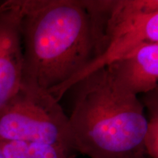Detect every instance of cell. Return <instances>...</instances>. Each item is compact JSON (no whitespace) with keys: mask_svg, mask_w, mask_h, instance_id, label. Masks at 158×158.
<instances>
[{"mask_svg":"<svg viewBox=\"0 0 158 158\" xmlns=\"http://www.w3.org/2000/svg\"><path fill=\"white\" fill-rule=\"evenodd\" d=\"M23 47L19 11L13 0L0 3V110L22 86Z\"/></svg>","mask_w":158,"mask_h":158,"instance_id":"5b68a950","label":"cell"},{"mask_svg":"<svg viewBox=\"0 0 158 158\" xmlns=\"http://www.w3.org/2000/svg\"><path fill=\"white\" fill-rule=\"evenodd\" d=\"M119 88L133 95L157 89L158 43H143L106 67Z\"/></svg>","mask_w":158,"mask_h":158,"instance_id":"8992f818","label":"cell"},{"mask_svg":"<svg viewBox=\"0 0 158 158\" xmlns=\"http://www.w3.org/2000/svg\"><path fill=\"white\" fill-rule=\"evenodd\" d=\"M5 158H69L73 152L47 143L22 141H0Z\"/></svg>","mask_w":158,"mask_h":158,"instance_id":"52a82bcc","label":"cell"},{"mask_svg":"<svg viewBox=\"0 0 158 158\" xmlns=\"http://www.w3.org/2000/svg\"><path fill=\"white\" fill-rule=\"evenodd\" d=\"M144 107L149 111L143 145L149 158H158V92L157 89L145 94Z\"/></svg>","mask_w":158,"mask_h":158,"instance_id":"ba28073f","label":"cell"},{"mask_svg":"<svg viewBox=\"0 0 158 158\" xmlns=\"http://www.w3.org/2000/svg\"><path fill=\"white\" fill-rule=\"evenodd\" d=\"M0 141L47 143L73 152L69 118L49 93L21 89L0 110Z\"/></svg>","mask_w":158,"mask_h":158,"instance_id":"277c9868","label":"cell"},{"mask_svg":"<svg viewBox=\"0 0 158 158\" xmlns=\"http://www.w3.org/2000/svg\"><path fill=\"white\" fill-rule=\"evenodd\" d=\"M69 158H76V157H74L73 155H70V157H69Z\"/></svg>","mask_w":158,"mask_h":158,"instance_id":"30bf717a","label":"cell"},{"mask_svg":"<svg viewBox=\"0 0 158 158\" xmlns=\"http://www.w3.org/2000/svg\"><path fill=\"white\" fill-rule=\"evenodd\" d=\"M94 0H13L23 47L22 89L57 101L97 54Z\"/></svg>","mask_w":158,"mask_h":158,"instance_id":"6da1fadb","label":"cell"},{"mask_svg":"<svg viewBox=\"0 0 158 158\" xmlns=\"http://www.w3.org/2000/svg\"><path fill=\"white\" fill-rule=\"evenodd\" d=\"M73 86L68 118L74 152L89 158H149L143 145L147 118L137 96L118 87L106 68Z\"/></svg>","mask_w":158,"mask_h":158,"instance_id":"7a4b0ae2","label":"cell"},{"mask_svg":"<svg viewBox=\"0 0 158 158\" xmlns=\"http://www.w3.org/2000/svg\"><path fill=\"white\" fill-rule=\"evenodd\" d=\"M0 158H5V155H3V153H2V152L1 151V149H0Z\"/></svg>","mask_w":158,"mask_h":158,"instance_id":"9c48e42d","label":"cell"},{"mask_svg":"<svg viewBox=\"0 0 158 158\" xmlns=\"http://www.w3.org/2000/svg\"><path fill=\"white\" fill-rule=\"evenodd\" d=\"M143 43H158L157 0H100L96 56L73 81L70 89Z\"/></svg>","mask_w":158,"mask_h":158,"instance_id":"3957f363","label":"cell"}]
</instances>
